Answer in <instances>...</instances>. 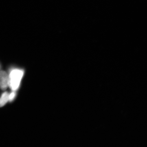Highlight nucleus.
Segmentation results:
<instances>
[{"label": "nucleus", "instance_id": "f03ea898", "mask_svg": "<svg viewBox=\"0 0 147 147\" xmlns=\"http://www.w3.org/2000/svg\"><path fill=\"white\" fill-rule=\"evenodd\" d=\"M8 87V74L5 71H0V88L2 90H5Z\"/></svg>", "mask_w": 147, "mask_h": 147}, {"label": "nucleus", "instance_id": "f257e3e1", "mask_svg": "<svg viewBox=\"0 0 147 147\" xmlns=\"http://www.w3.org/2000/svg\"><path fill=\"white\" fill-rule=\"evenodd\" d=\"M24 74V69L22 68L13 67L9 69V87L12 91H16L19 88Z\"/></svg>", "mask_w": 147, "mask_h": 147}, {"label": "nucleus", "instance_id": "7ed1b4c3", "mask_svg": "<svg viewBox=\"0 0 147 147\" xmlns=\"http://www.w3.org/2000/svg\"><path fill=\"white\" fill-rule=\"evenodd\" d=\"M9 93L7 92L3 93L0 97V107L5 106L9 102Z\"/></svg>", "mask_w": 147, "mask_h": 147}, {"label": "nucleus", "instance_id": "20e7f679", "mask_svg": "<svg viewBox=\"0 0 147 147\" xmlns=\"http://www.w3.org/2000/svg\"><path fill=\"white\" fill-rule=\"evenodd\" d=\"M16 91H13L12 92L9 94V102H11L13 101L15 98H16Z\"/></svg>", "mask_w": 147, "mask_h": 147}, {"label": "nucleus", "instance_id": "39448f33", "mask_svg": "<svg viewBox=\"0 0 147 147\" xmlns=\"http://www.w3.org/2000/svg\"><path fill=\"white\" fill-rule=\"evenodd\" d=\"M1 65H0V69H1Z\"/></svg>", "mask_w": 147, "mask_h": 147}]
</instances>
